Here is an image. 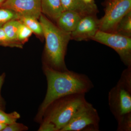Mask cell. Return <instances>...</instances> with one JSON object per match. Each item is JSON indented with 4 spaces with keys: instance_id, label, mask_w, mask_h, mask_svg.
Segmentation results:
<instances>
[{
    "instance_id": "8fae6325",
    "label": "cell",
    "mask_w": 131,
    "mask_h": 131,
    "mask_svg": "<svg viewBox=\"0 0 131 131\" xmlns=\"http://www.w3.org/2000/svg\"><path fill=\"white\" fill-rule=\"evenodd\" d=\"M82 16L71 11H64L56 21L59 28L66 32L71 33L74 30Z\"/></svg>"
},
{
    "instance_id": "9a60e30c",
    "label": "cell",
    "mask_w": 131,
    "mask_h": 131,
    "mask_svg": "<svg viewBox=\"0 0 131 131\" xmlns=\"http://www.w3.org/2000/svg\"><path fill=\"white\" fill-rule=\"evenodd\" d=\"M19 20L35 35L40 38L43 37V28L40 21H38V19L32 17L22 16L20 17Z\"/></svg>"
},
{
    "instance_id": "e0dca14e",
    "label": "cell",
    "mask_w": 131,
    "mask_h": 131,
    "mask_svg": "<svg viewBox=\"0 0 131 131\" xmlns=\"http://www.w3.org/2000/svg\"><path fill=\"white\" fill-rule=\"evenodd\" d=\"M20 118V115L16 112L7 113L0 109V123L8 125L16 122Z\"/></svg>"
},
{
    "instance_id": "44dd1931",
    "label": "cell",
    "mask_w": 131,
    "mask_h": 131,
    "mask_svg": "<svg viewBox=\"0 0 131 131\" xmlns=\"http://www.w3.org/2000/svg\"><path fill=\"white\" fill-rule=\"evenodd\" d=\"M39 131H58L56 126L50 122L42 121Z\"/></svg>"
},
{
    "instance_id": "ac0fdd59",
    "label": "cell",
    "mask_w": 131,
    "mask_h": 131,
    "mask_svg": "<svg viewBox=\"0 0 131 131\" xmlns=\"http://www.w3.org/2000/svg\"><path fill=\"white\" fill-rule=\"evenodd\" d=\"M33 33L29 28L21 23L19 26L18 33V38L19 42L24 45Z\"/></svg>"
},
{
    "instance_id": "2e32d148",
    "label": "cell",
    "mask_w": 131,
    "mask_h": 131,
    "mask_svg": "<svg viewBox=\"0 0 131 131\" xmlns=\"http://www.w3.org/2000/svg\"><path fill=\"white\" fill-rule=\"evenodd\" d=\"M19 16L11 9L0 6V27L10 20L19 19Z\"/></svg>"
},
{
    "instance_id": "7a4b0ae2",
    "label": "cell",
    "mask_w": 131,
    "mask_h": 131,
    "mask_svg": "<svg viewBox=\"0 0 131 131\" xmlns=\"http://www.w3.org/2000/svg\"><path fill=\"white\" fill-rule=\"evenodd\" d=\"M39 19L45 39L43 65L59 71L68 70L64 60L70 33L61 30L42 14Z\"/></svg>"
},
{
    "instance_id": "ffe728a7",
    "label": "cell",
    "mask_w": 131,
    "mask_h": 131,
    "mask_svg": "<svg viewBox=\"0 0 131 131\" xmlns=\"http://www.w3.org/2000/svg\"><path fill=\"white\" fill-rule=\"evenodd\" d=\"M28 130V127L24 124L17 123L16 122L7 125L2 131H24Z\"/></svg>"
},
{
    "instance_id": "ba28073f",
    "label": "cell",
    "mask_w": 131,
    "mask_h": 131,
    "mask_svg": "<svg viewBox=\"0 0 131 131\" xmlns=\"http://www.w3.org/2000/svg\"><path fill=\"white\" fill-rule=\"evenodd\" d=\"M0 6L11 9L19 17L39 19L42 14L41 0H6Z\"/></svg>"
},
{
    "instance_id": "9c48e42d",
    "label": "cell",
    "mask_w": 131,
    "mask_h": 131,
    "mask_svg": "<svg viewBox=\"0 0 131 131\" xmlns=\"http://www.w3.org/2000/svg\"><path fill=\"white\" fill-rule=\"evenodd\" d=\"M99 30V19L96 15L83 16L74 30L71 33V38L78 41L92 39Z\"/></svg>"
},
{
    "instance_id": "30bf717a",
    "label": "cell",
    "mask_w": 131,
    "mask_h": 131,
    "mask_svg": "<svg viewBox=\"0 0 131 131\" xmlns=\"http://www.w3.org/2000/svg\"><path fill=\"white\" fill-rule=\"evenodd\" d=\"M63 11L75 12L82 16L95 15L98 9L95 3L87 4L83 0H61Z\"/></svg>"
},
{
    "instance_id": "603a6c76",
    "label": "cell",
    "mask_w": 131,
    "mask_h": 131,
    "mask_svg": "<svg viewBox=\"0 0 131 131\" xmlns=\"http://www.w3.org/2000/svg\"><path fill=\"white\" fill-rule=\"evenodd\" d=\"M85 3L87 4H92L95 3L94 0H83Z\"/></svg>"
},
{
    "instance_id": "277c9868",
    "label": "cell",
    "mask_w": 131,
    "mask_h": 131,
    "mask_svg": "<svg viewBox=\"0 0 131 131\" xmlns=\"http://www.w3.org/2000/svg\"><path fill=\"white\" fill-rule=\"evenodd\" d=\"M85 95L73 94L54 101L46 108L42 121L51 122L56 126L58 131H61L87 102Z\"/></svg>"
},
{
    "instance_id": "3957f363",
    "label": "cell",
    "mask_w": 131,
    "mask_h": 131,
    "mask_svg": "<svg viewBox=\"0 0 131 131\" xmlns=\"http://www.w3.org/2000/svg\"><path fill=\"white\" fill-rule=\"evenodd\" d=\"M111 112L117 120V131H131V67L122 72L108 94Z\"/></svg>"
},
{
    "instance_id": "52a82bcc",
    "label": "cell",
    "mask_w": 131,
    "mask_h": 131,
    "mask_svg": "<svg viewBox=\"0 0 131 131\" xmlns=\"http://www.w3.org/2000/svg\"><path fill=\"white\" fill-rule=\"evenodd\" d=\"M92 40L113 49L127 67H131V38L115 33L98 30Z\"/></svg>"
},
{
    "instance_id": "6da1fadb",
    "label": "cell",
    "mask_w": 131,
    "mask_h": 131,
    "mask_svg": "<svg viewBox=\"0 0 131 131\" xmlns=\"http://www.w3.org/2000/svg\"><path fill=\"white\" fill-rule=\"evenodd\" d=\"M43 70L47 79V93L39 108L35 119L40 123L46 108L58 98L73 94H85L94 88L89 77L84 74L69 71H59L46 66Z\"/></svg>"
},
{
    "instance_id": "5b68a950",
    "label": "cell",
    "mask_w": 131,
    "mask_h": 131,
    "mask_svg": "<svg viewBox=\"0 0 131 131\" xmlns=\"http://www.w3.org/2000/svg\"><path fill=\"white\" fill-rule=\"evenodd\" d=\"M100 120L97 110L87 101L61 131H98Z\"/></svg>"
},
{
    "instance_id": "d4e9b609",
    "label": "cell",
    "mask_w": 131,
    "mask_h": 131,
    "mask_svg": "<svg viewBox=\"0 0 131 131\" xmlns=\"http://www.w3.org/2000/svg\"><path fill=\"white\" fill-rule=\"evenodd\" d=\"M6 0H0V6Z\"/></svg>"
},
{
    "instance_id": "cb8c5ba5",
    "label": "cell",
    "mask_w": 131,
    "mask_h": 131,
    "mask_svg": "<svg viewBox=\"0 0 131 131\" xmlns=\"http://www.w3.org/2000/svg\"><path fill=\"white\" fill-rule=\"evenodd\" d=\"M6 125H5V124L0 123V131H2Z\"/></svg>"
},
{
    "instance_id": "4fadbf2b",
    "label": "cell",
    "mask_w": 131,
    "mask_h": 131,
    "mask_svg": "<svg viewBox=\"0 0 131 131\" xmlns=\"http://www.w3.org/2000/svg\"><path fill=\"white\" fill-rule=\"evenodd\" d=\"M21 24L19 19L10 20L3 26V28L8 39L11 42L23 47V45L18 40V33L19 27Z\"/></svg>"
},
{
    "instance_id": "8992f818",
    "label": "cell",
    "mask_w": 131,
    "mask_h": 131,
    "mask_svg": "<svg viewBox=\"0 0 131 131\" xmlns=\"http://www.w3.org/2000/svg\"><path fill=\"white\" fill-rule=\"evenodd\" d=\"M105 14L99 20V30L113 32L124 16L131 11V0H107Z\"/></svg>"
},
{
    "instance_id": "7402d4cb",
    "label": "cell",
    "mask_w": 131,
    "mask_h": 131,
    "mask_svg": "<svg viewBox=\"0 0 131 131\" xmlns=\"http://www.w3.org/2000/svg\"><path fill=\"white\" fill-rule=\"evenodd\" d=\"M6 74L3 73L0 75V109L5 111L6 108V102L3 98L1 94L2 88L4 81H5Z\"/></svg>"
},
{
    "instance_id": "7c38bea8",
    "label": "cell",
    "mask_w": 131,
    "mask_h": 131,
    "mask_svg": "<svg viewBox=\"0 0 131 131\" xmlns=\"http://www.w3.org/2000/svg\"><path fill=\"white\" fill-rule=\"evenodd\" d=\"M42 14L56 22L63 12L61 0H41Z\"/></svg>"
},
{
    "instance_id": "d6986e66",
    "label": "cell",
    "mask_w": 131,
    "mask_h": 131,
    "mask_svg": "<svg viewBox=\"0 0 131 131\" xmlns=\"http://www.w3.org/2000/svg\"><path fill=\"white\" fill-rule=\"evenodd\" d=\"M0 46L13 48H23L20 46L13 43L8 39L3 30V27H0Z\"/></svg>"
},
{
    "instance_id": "5bb4252c",
    "label": "cell",
    "mask_w": 131,
    "mask_h": 131,
    "mask_svg": "<svg viewBox=\"0 0 131 131\" xmlns=\"http://www.w3.org/2000/svg\"><path fill=\"white\" fill-rule=\"evenodd\" d=\"M131 37V11L126 15L118 24L113 32Z\"/></svg>"
}]
</instances>
